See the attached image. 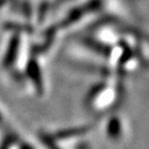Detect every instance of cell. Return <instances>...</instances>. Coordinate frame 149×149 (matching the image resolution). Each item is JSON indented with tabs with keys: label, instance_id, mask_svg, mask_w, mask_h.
<instances>
[{
	"label": "cell",
	"instance_id": "obj_4",
	"mask_svg": "<svg viewBox=\"0 0 149 149\" xmlns=\"http://www.w3.org/2000/svg\"><path fill=\"white\" fill-rule=\"evenodd\" d=\"M22 141L14 133H9L0 143V149H20Z\"/></svg>",
	"mask_w": 149,
	"mask_h": 149
},
{
	"label": "cell",
	"instance_id": "obj_3",
	"mask_svg": "<svg viewBox=\"0 0 149 149\" xmlns=\"http://www.w3.org/2000/svg\"><path fill=\"white\" fill-rule=\"evenodd\" d=\"M125 123L119 115H113L107 120L105 124V134L112 142L117 143L124 139L125 136Z\"/></svg>",
	"mask_w": 149,
	"mask_h": 149
},
{
	"label": "cell",
	"instance_id": "obj_6",
	"mask_svg": "<svg viewBox=\"0 0 149 149\" xmlns=\"http://www.w3.org/2000/svg\"><path fill=\"white\" fill-rule=\"evenodd\" d=\"M5 123V117H4V114H3V112L1 111L0 109V127H2Z\"/></svg>",
	"mask_w": 149,
	"mask_h": 149
},
{
	"label": "cell",
	"instance_id": "obj_1",
	"mask_svg": "<svg viewBox=\"0 0 149 149\" xmlns=\"http://www.w3.org/2000/svg\"><path fill=\"white\" fill-rule=\"evenodd\" d=\"M121 98V89L117 81L107 80L95 84L86 96V105L93 113L102 114L114 109Z\"/></svg>",
	"mask_w": 149,
	"mask_h": 149
},
{
	"label": "cell",
	"instance_id": "obj_5",
	"mask_svg": "<svg viewBox=\"0 0 149 149\" xmlns=\"http://www.w3.org/2000/svg\"><path fill=\"white\" fill-rule=\"evenodd\" d=\"M72 147H74L72 149H93L90 141L87 140L86 137L80 139L79 141H77Z\"/></svg>",
	"mask_w": 149,
	"mask_h": 149
},
{
	"label": "cell",
	"instance_id": "obj_2",
	"mask_svg": "<svg viewBox=\"0 0 149 149\" xmlns=\"http://www.w3.org/2000/svg\"><path fill=\"white\" fill-rule=\"evenodd\" d=\"M29 49L30 47L26 40L25 33L14 30L5 45L1 65L7 70L23 72L24 66L31 53Z\"/></svg>",
	"mask_w": 149,
	"mask_h": 149
}]
</instances>
